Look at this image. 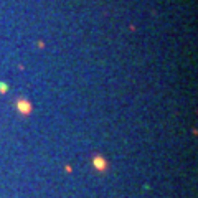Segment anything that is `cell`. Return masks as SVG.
Here are the masks:
<instances>
[{
	"label": "cell",
	"mask_w": 198,
	"mask_h": 198,
	"mask_svg": "<svg viewBox=\"0 0 198 198\" xmlns=\"http://www.w3.org/2000/svg\"><path fill=\"white\" fill-rule=\"evenodd\" d=\"M96 167H99L101 170L104 169V162H102V158H101V157H99V158H96Z\"/></svg>",
	"instance_id": "obj_1"
}]
</instances>
